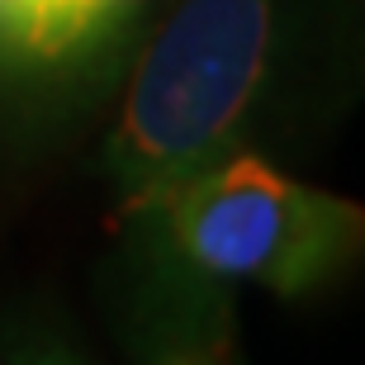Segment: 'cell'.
I'll return each instance as SVG.
<instances>
[{
    "label": "cell",
    "mask_w": 365,
    "mask_h": 365,
    "mask_svg": "<svg viewBox=\"0 0 365 365\" xmlns=\"http://www.w3.org/2000/svg\"><path fill=\"white\" fill-rule=\"evenodd\" d=\"M280 29V0H176L123 67L105 138L114 223L148 237L185 185L242 148Z\"/></svg>",
    "instance_id": "obj_1"
},
{
    "label": "cell",
    "mask_w": 365,
    "mask_h": 365,
    "mask_svg": "<svg viewBox=\"0 0 365 365\" xmlns=\"http://www.w3.org/2000/svg\"><path fill=\"white\" fill-rule=\"evenodd\" d=\"M91 5V19H95V38L105 48L114 76H123L128 57L138 53L143 34L152 29V14L162 10L166 0H86Z\"/></svg>",
    "instance_id": "obj_4"
},
{
    "label": "cell",
    "mask_w": 365,
    "mask_h": 365,
    "mask_svg": "<svg viewBox=\"0 0 365 365\" xmlns=\"http://www.w3.org/2000/svg\"><path fill=\"white\" fill-rule=\"evenodd\" d=\"M0 365H86V356L62 337H19Z\"/></svg>",
    "instance_id": "obj_5"
},
{
    "label": "cell",
    "mask_w": 365,
    "mask_h": 365,
    "mask_svg": "<svg viewBox=\"0 0 365 365\" xmlns=\"http://www.w3.org/2000/svg\"><path fill=\"white\" fill-rule=\"evenodd\" d=\"M162 365H214V356L209 351H171Z\"/></svg>",
    "instance_id": "obj_7"
},
{
    "label": "cell",
    "mask_w": 365,
    "mask_h": 365,
    "mask_svg": "<svg viewBox=\"0 0 365 365\" xmlns=\"http://www.w3.org/2000/svg\"><path fill=\"white\" fill-rule=\"evenodd\" d=\"M119 86L86 0H0V100L24 114H71Z\"/></svg>",
    "instance_id": "obj_3"
},
{
    "label": "cell",
    "mask_w": 365,
    "mask_h": 365,
    "mask_svg": "<svg viewBox=\"0 0 365 365\" xmlns=\"http://www.w3.org/2000/svg\"><path fill=\"white\" fill-rule=\"evenodd\" d=\"M166 280V318L180 323L190 289L261 284L280 299L318 294L365 261V204L318 190L257 152H228L176 195L162 223L138 237Z\"/></svg>",
    "instance_id": "obj_2"
},
{
    "label": "cell",
    "mask_w": 365,
    "mask_h": 365,
    "mask_svg": "<svg viewBox=\"0 0 365 365\" xmlns=\"http://www.w3.org/2000/svg\"><path fill=\"white\" fill-rule=\"evenodd\" d=\"M346 67L356 76H365V0H361V10H356V19L346 24Z\"/></svg>",
    "instance_id": "obj_6"
}]
</instances>
